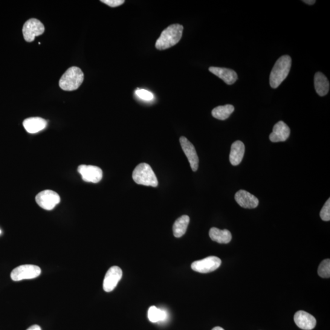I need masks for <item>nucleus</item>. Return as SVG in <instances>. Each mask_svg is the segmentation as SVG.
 Listing matches in <instances>:
<instances>
[{
    "label": "nucleus",
    "mask_w": 330,
    "mask_h": 330,
    "mask_svg": "<svg viewBox=\"0 0 330 330\" xmlns=\"http://www.w3.org/2000/svg\"><path fill=\"white\" fill-rule=\"evenodd\" d=\"M183 30V26L180 24L169 26L162 31L160 36L156 41V48L164 50L177 44L182 38Z\"/></svg>",
    "instance_id": "f257e3e1"
},
{
    "label": "nucleus",
    "mask_w": 330,
    "mask_h": 330,
    "mask_svg": "<svg viewBox=\"0 0 330 330\" xmlns=\"http://www.w3.org/2000/svg\"><path fill=\"white\" fill-rule=\"evenodd\" d=\"M291 65L292 59L288 55H284L277 60L270 75V85L272 88H277L286 79L290 72Z\"/></svg>",
    "instance_id": "f03ea898"
},
{
    "label": "nucleus",
    "mask_w": 330,
    "mask_h": 330,
    "mask_svg": "<svg viewBox=\"0 0 330 330\" xmlns=\"http://www.w3.org/2000/svg\"><path fill=\"white\" fill-rule=\"evenodd\" d=\"M84 80V74L81 69L71 67L66 71L61 78L59 85L64 91L76 90L82 85Z\"/></svg>",
    "instance_id": "7ed1b4c3"
},
{
    "label": "nucleus",
    "mask_w": 330,
    "mask_h": 330,
    "mask_svg": "<svg viewBox=\"0 0 330 330\" xmlns=\"http://www.w3.org/2000/svg\"><path fill=\"white\" fill-rule=\"evenodd\" d=\"M134 181L138 185L156 187L158 186V180L154 172L147 163H140L135 168L132 174Z\"/></svg>",
    "instance_id": "20e7f679"
},
{
    "label": "nucleus",
    "mask_w": 330,
    "mask_h": 330,
    "mask_svg": "<svg viewBox=\"0 0 330 330\" xmlns=\"http://www.w3.org/2000/svg\"><path fill=\"white\" fill-rule=\"evenodd\" d=\"M41 274V269L38 266L27 264L14 268L11 273V279L14 282L36 279Z\"/></svg>",
    "instance_id": "39448f33"
},
{
    "label": "nucleus",
    "mask_w": 330,
    "mask_h": 330,
    "mask_svg": "<svg viewBox=\"0 0 330 330\" xmlns=\"http://www.w3.org/2000/svg\"><path fill=\"white\" fill-rule=\"evenodd\" d=\"M44 31V25L36 19L27 20L22 29L24 39L28 42H33L35 37L42 35Z\"/></svg>",
    "instance_id": "423d86ee"
},
{
    "label": "nucleus",
    "mask_w": 330,
    "mask_h": 330,
    "mask_svg": "<svg viewBox=\"0 0 330 330\" xmlns=\"http://www.w3.org/2000/svg\"><path fill=\"white\" fill-rule=\"evenodd\" d=\"M59 194L53 191L47 190L37 194L36 197L37 204L43 209L51 210L60 202Z\"/></svg>",
    "instance_id": "0eeeda50"
},
{
    "label": "nucleus",
    "mask_w": 330,
    "mask_h": 330,
    "mask_svg": "<svg viewBox=\"0 0 330 330\" xmlns=\"http://www.w3.org/2000/svg\"><path fill=\"white\" fill-rule=\"evenodd\" d=\"M221 264L222 260L218 257L209 256L193 262L191 267L199 273H207L216 270Z\"/></svg>",
    "instance_id": "6e6552de"
},
{
    "label": "nucleus",
    "mask_w": 330,
    "mask_h": 330,
    "mask_svg": "<svg viewBox=\"0 0 330 330\" xmlns=\"http://www.w3.org/2000/svg\"><path fill=\"white\" fill-rule=\"evenodd\" d=\"M78 172L82 176L84 181L96 184L102 180V170L92 165L82 164L78 168Z\"/></svg>",
    "instance_id": "1a4fd4ad"
},
{
    "label": "nucleus",
    "mask_w": 330,
    "mask_h": 330,
    "mask_svg": "<svg viewBox=\"0 0 330 330\" xmlns=\"http://www.w3.org/2000/svg\"><path fill=\"white\" fill-rule=\"evenodd\" d=\"M123 271L118 266H114L106 272L103 283V290L110 292L114 290L122 279Z\"/></svg>",
    "instance_id": "9d476101"
},
{
    "label": "nucleus",
    "mask_w": 330,
    "mask_h": 330,
    "mask_svg": "<svg viewBox=\"0 0 330 330\" xmlns=\"http://www.w3.org/2000/svg\"><path fill=\"white\" fill-rule=\"evenodd\" d=\"M180 143L182 150L189 160L190 167L193 172H196L199 167V158L195 147L186 137L180 138Z\"/></svg>",
    "instance_id": "9b49d317"
},
{
    "label": "nucleus",
    "mask_w": 330,
    "mask_h": 330,
    "mask_svg": "<svg viewBox=\"0 0 330 330\" xmlns=\"http://www.w3.org/2000/svg\"><path fill=\"white\" fill-rule=\"evenodd\" d=\"M235 200L240 207L245 208H254L258 206L259 200L255 196L244 190L236 193Z\"/></svg>",
    "instance_id": "f8f14e48"
},
{
    "label": "nucleus",
    "mask_w": 330,
    "mask_h": 330,
    "mask_svg": "<svg viewBox=\"0 0 330 330\" xmlns=\"http://www.w3.org/2000/svg\"><path fill=\"white\" fill-rule=\"evenodd\" d=\"M290 134L291 130L287 124L283 121H279L274 126L273 132L269 136V138L273 143L284 142L288 140Z\"/></svg>",
    "instance_id": "ddd939ff"
},
{
    "label": "nucleus",
    "mask_w": 330,
    "mask_h": 330,
    "mask_svg": "<svg viewBox=\"0 0 330 330\" xmlns=\"http://www.w3.org/2000/svg\"><path fill=\"white\" fill-rule=\"evenodd\" d=\"M294 321L300 328L311 330L316 325V319L314 316L305 311H297L294 315Z\"/></svg>",
    "instance_id": "4468645a"
},
{
    "label": "nucleus",
    "mask_w": 330,
    "mask_h": 330,
    "mask_svg": "<svg viewBox=\"0 0 330 330\" xmlns=\"http://www.w3.org/2000/svg\"><path fill=\"white\" fill-rule=\"evenodd\" d=\"M208 70L213 74L216 75V77L221 79L225 83L228 85H233L236 83L237 79H238V75L236 72L233 70V69L217 68V67H210Z\"/></svg>",
    "instance_id": "2eb2a0df"
},
{
    "label": "nucleus",
    "mask_w": 330,
    "mask_h": 330,
    "mask_svg": "<svg viewBox=\"0 0 330 330\" xmlns=\"http://www.w3.org/2000/svg\"><path fill=\"white\" fill-rule=\"evenodd\" d=\"M24 128L30 134H36L46 128L47 122L44 119L34 117L26 119L23 123Z\"/></svg>",
    "instance_id": "dca6fc26"
},
{
    "label": "nucleus",
    "mask_w": 330,
    "mask_h": 330,
    "mask_svg": "<svg viewBox=\"0 0 330 330\" xmlns=\"http://www.w3.org/2000/svg\"><path fill=\"white\" fill-rule=\"evenodd\" d=\"M245 152V147L241 141H236L231 146L230 161L233 166H237L241 163Z\"/></svg>",
    "instance_id": "f3484780"
},
{
    "label": "nucleus",
    "mask_w": 330,
    "mask_h": 330,
    "mask_svg": "<svg viewBox=\"0 0 330 330\" xmlns=\"http://www.w3.org/2000/svg\"><path fill=\"white\" fill-rule=\"evenodd\" d=\"M314 87L315 91L320 96H325L329 90V83L325 75L318 72L314 76Z\"/></svg>",
    "instance_id": "a211bd4d"
},
{
    "label": "nucleus",
    "mask_w": 330,
    "mask_h": 330,
    "mask_svg": "<svg viewBox=\"0 0 330 330\" xmlns=\"http://www.w3.org/2000/svg\"><path fill=\"white\" fill-rule=\"evenodd\" d=\"M210 239L218 244H227L232 239V235L228 230H221L216 228H212L209 231Z\"/></svg>",
    "instance_id": "6ab92c4d"
},
{
    "label": "nucleus",
    "mask_w": 330,
    "mask_h": 330,
    "mask_svg": "<svg viewBox=\"0 0 330 330\" xmlns=\"http://www.w3.org/2000/svg\"><path fill=\"white\" fill-rule=\"evenodd\" d=\"M189 223L190 217L188 215H182L176 220L173 228L174 236L177 238L183 236L186 233Z\"/></svg>",
    "instance_id": "aec40b11"
},
{
    "label": "nucleus",
    "mask_w": 330,
    "mask_h": 330,
    "mask_svg": "<svg viewBox=\"0 0 330 330\" xmlns=\"http://www.w3.org/2000/svg\"><path fill=\"white\" fill-rule=\"evenodd\" d=\"M234 111V107L232 105L218 106L213 109L212 115L217 120L224 121L230 118Z\"/></svg>",
    "instance_id": "412c9836"
},
{
    "label": "nucleus",
    "mask_w": 330,
    "mask_h": 330,
    "mask_svg": "<svg viewBox=\"0 0 330 330\" xmlns=\"http://www.w3.org/2000/svg\"><path fill=\"white\" fill-rule=\"evenodd\" d=\"M148 318L150 322L157 323L166 320L167 312L155 306H150L148 310Z\"/></svg>",
    "instance_id": "4be33fe9"
},
{
    "label": "nucleus",
    "mask_w": 330,
    "mask_h": 330,
    "mask_svg": "<svg viewBox=\"0 0 330 330\" xmlns=\"http://www.w3.org/2000/svg\"><path fill=\"white\" fill-rule=\"evenodd\" d=\"M318 274L323 279H328L330 277V260L326 259L321 262L318 268Z\"/></svg>",
    "instance_id": "5701e85b"
},
{
    "label": "nucleus",
    "mask_w": 330,
    "mask_h": 330,
    "mask_svg": "<svg viewBox=\"0 0 330 330\" xmlns=\"http://www.w3.org/2000/svg\"><path fill=\"white\" fill-rule=\"evenodd\" d=\"M320 216L323 221L329 222L330 220V199L326 201L320 211Z\"/></svg>",
    "instance_id": "b1692460"
},
{
    "label": "nucleus",
    "mask_w": 330,
    "mask_h": 330,
    "mask_svg": "<svg viewBox=\"0 0 330 330\" xmlns=\"http://www.w3.org/2000/svg\"><path fill=\"white\" fill-rule=\"evenodd\" d=\"M136 94L141 99L144 100H151L153 99V95L152 92L145 90V89H137L135 92Z\"/></svg>",
    "instance_id": "393cba45"
},
{
    "label": "nucleus",
    "mask_w": 330,
    "mask_h": 330,
    "mask_svg": "<svg viewBox=\"0 0 330 330\" xmlns=\"http://www.w3.org/2000/svg\"><path fill=\"white\" fill-rule=\"evenodd\" d=\"M101 2L109 6L110 7L116 8L123 5L125 1L124 0H101Z\"/></svg>",
    "instance_id": "a878e982"
},
{
    "label": "nucleus",
    "mask_w": 330,
    "mask_h": 330,
    "mask_svg": "<svg viewBox=\"0 0 330 330\" xmlns=\"http://www.w3.org/2000/svg\"><path fill=\"white\" fill-rule=\"evenodd\" d=\"M27 330H42L40 326L37 325H34L31 326L30 328H28Z\"/></svg>",
    "instance_id": "bb28decb"
},
{
    "label": "nucleus",
    "mask_w": 330,
    "mask_h": 330,
    "mask_svg": "<svg viewBox=\"0 0 330 330\" xmlns=\"http://www.w3.org/2000/svg\"><path fill=\"white\" fill-rule=\"evenodd\" d=\"M303 2L305 3L306 4L309 5H314L315 4V3L316 2V1H315V0H304Z\"/></svg>",
    "instance_id": "cd10ccee"
},
{
    "label": "nucleus",
    "mask_w": 330,
    "mask_h": 330,
    "mask_svg": "<svg viewBox=\"0 0 330 330\" xmlns=\"http://www.w3.org/2000/svg\"><path fill=\"white\" fill-rule=\"evenodd\" d=\"M212 330H225V329L222 328V327L216 326V327H214V328Z\"/></svg>",
    "instance_id": "c85d7f7f"
},
{
    "label": "nucleus",
    "mask_w": 330,
    "mask_h": 330,
    "mask_svg": "<svg viewBox=\"0 0 330 330\" xmlns=\"http://www.w3.org/2000/svg\"><path fill=\"white\" fill-rule=\"evenodd\" d=\"M1 233H2V231L0 230V234H1Z\"/></svg>",
    "instance_id": "c756f323"
}]
</instances>
